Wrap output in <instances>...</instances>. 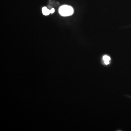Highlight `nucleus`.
Wrapping results in <instances>:
<instances>
[{
	"instance_id": "1",
	"label": "nucleus",
	"mask_w": 131,
	"mask_h": 131,
	"mask_svg": "<svg viewBox=\"0 0 131 131\" xmlns=\"http://www.w3.org/2000/svg\"><path fill=\"white\" fill-rule=\"evenodd\" d=\"M74 12L73 8L69 5H63L59 9V13L60 15L63 16H71L73 14Z\"/></svg>"
},
{
	"instance_id": "2",
	"label": "nucleus",
	"mask_w": 131,
	"mask_h": 131,
	"mask_svg": "<svg viewBox=\"0 0 131 131\" xmlns=\"http://www.w3.org/2000/svg\"><path fill=\"white\" fill-rule=\"evenodd\" d=\"M42 13L45 16H47V15H49L50 13V10H49L46 7H44L42 8Z\"/></svg>"
},
{
	"instance_id": "3",
	"label": "nucleus",
	"mask_w": 131,
	"mask_h": 131,
	"mask_svg": "<svg viewBox=\"0 0 131 131\" xmlns=\"http://www.w3.org/2000/svg\"><path fill=\"white\" fill-rule=\"evenodd\" d=\"M103 60L104 61H109L110 60V57L107 56H105L103 57Z\"/></svg>"
},
{
	"instance_id": "4",
	"label": "nucleus",
	"mask_w": 131,
	"mask_h": 131,
	"mask_svg": "<svg viewBox=\"0 0 131 131\" xmlns=\"http://www.w3.org/2000/svg\"><path fill=\"white\" fill-rule=\"evenodd\" d=\"M54 12H55V9H54V8H52V9L50 10V13L51 14H53V13H54Z\"/></svg>"
},
{
	"instance_id": "5",
	"label": "nucleus",
	"mask_w": 131,
	"mask_h": 131,
	"mask_svg": "<svg viewBox=\"0 0 131 131\" xmlns=\"http://www.w3.org/2000/svg\"><path fill=\"white\" fill-rule=\"evenodd\" d=\"M105 64L106 65L108 64H109V61H105Z\"/></svg>"
}]
</instances>
